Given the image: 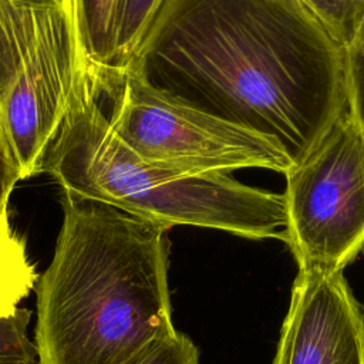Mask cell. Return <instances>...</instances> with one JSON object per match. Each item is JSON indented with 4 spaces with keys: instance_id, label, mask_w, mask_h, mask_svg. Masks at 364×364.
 <instances>
[{
    "instance_id": "6da1fadb",
    "label": "cell",
    "mask_w": 364,
    "mask_h": 364,
    "mask_svg": "<svg viewBox=\"0 0 364 364\" xmlns=\"http://www.w3.org/2000/svg\"><path fill=\"white\" fill-rule=\"evenodd\" d=\"M127 68L293 164L348 108L344 50L299 0H164Z\"/></svg>"
},
{
    "instance_id": "7a4b0ae2",
    "label": "cell",
    "mask_w": 364,
    "mask_h": 364,
    "mask_svg": "<svg viewBox=\"0 0 364 364\" xmlns=\"http://www.w3.org/2000/svg\"><path fill=\"white\" fill-rule=\"evenodd\" d=\"M63 223L36 284L38 364H124L176 331L166 228L64 193Z\"/></svg>"
},
{
    "instance_id": "3957f363",
    "label": "cell",
    "mask_w": 364,
    "mask_h": 364,
    "mask_svg": "<svg viewBox=\"0 0 364 364\" xmlns=\"http://www.w3.org/2000/svg\"><path fill=\"white\" fill-rule=\"evenodd\" d=\"M98 92L88 68L44 159L41 173H48L64 193L115 206L166 229L188 225L253 240L283 239V193L245 185L230 172L144 161L111 128Z\"/></svg>"
},
{
    "instance_id": "277c9868",
    "label": "cell",
    "mask_w": 364,
    "mask_h": 364,
    "mask_svg": "<svg viewBox=\"0 0 364 364\" xmlns=\"http://www.w3.org/2000/svg\"><path fill=\"white\" fill-rule=\"evenodd\" d=\"M10 70L0 118L20 181L41 173L80 77L90 68L73 0H9Z\"/></svg>"
},
{
    "instance_id": "5b68a950",
    "label": "cell",
    "mask_w": 364,
    "mask_h": 364,
    "mask_svg": "<svg viewBox=\"0 0 364 364\" xmlns=\"http://www.w3.org/2000/svg\"><path fill=\"white\" fill-rule=\"evenodd\" d=\"M95 81L112 100L111 128L144 161L196 172L263 168L283 175L293 165L277 141L179 102L131 68Z\"/></svg>"
},
{
    "instance_id": "8992f818",
    "label": "cell",
    "mask_w": 364,
    "mask_h": 364,
    "mask_svg": "<svg viewBox=\"0 0 364 364\" xmlns=\"http://www.w3.org/2000/svg\"><path fill=\"white\" fill-rule=\"evenodd\" d=\"M284 176L282 240L299 269L343 272L364 250V128L348 108Z\"/></svg>"
},
{
    "instance_id": "52a82bcc",
    "label": "cell",
    "mask_w": 364,
    "mask_h": 364,
    "mask_svg": "<svg viewBox=\"0 0 364 364\" xmlns=\"http://www.w3.org/2000/svg\"><path fill=\"white\" fill-rule=\"evenodd\" d=\"M272 364H364V309L343 272L299 269Z\"/></svg>"
},
{
    "instance_id": "ba28073f",
    "label": "cell",
    "mask_w": 364,
    "mask_h": 364,
    "mask_svg": "<svg viewBox=\"0 0 364 364\" xmlns=\"http://www.w3.org/2000/svg\"><path fill=\"white\" fill-rule=\"evenodd\" d=\"M38 276L24 242L9 220V206L0 205V316H10L36 289Z\"/></svg>"
},
{
    "instance_id": "9c48e42d",
    "label": "cell",
    "mask_w": 364,
    "mask_h": 364,
    "mask_svg": "<svg viewBox=\"0 0 364 364\" xmlns=\"http://www.w3.org/2000/svg\"><path fill=\"white\" fill-rule=\"evenodd\" d=\"M78 36L92 75L109 70L114 60L117 0H73Z\"/></svg>"
},
{
    "instance_id": "30bf717a",
    "label": "cell",
    "mask_w": 364,
    "mask_h": 364,
    "mask_svg": "<svg viewBox=\"0 0 364 364\" xmlns=\"http://www.w3.org/2000/svg\"><path fill=\"white\" fill-rule=\"evenodd\" d=\"M162 3L164 0H117L114 60L107 71H121L129 65Z\"/></svg>"
},
{
    "instance_id": "8fae6325",
    "label": "cell",
    "mask_w": 364,
    "mask_h": 364,
    "mask_svg": "<svg viewBox=\"0 0 364 364\" xmlns=\"http://www.w3.org/2000/svg\"><path fill=\"white\" fill-rule=\"evenodd\" d=\"M344 50L364 21V0H299Z\"/></svg>"
},
{
    "instance_id": "7c38bea8",
    "label": "cell",
    "mask_w": 364,
    "mask_h": 364,
    "mask_svg": "<svg viewBox=\"0 0 364 364\" xmlns=\"http://www.w3.org/2000/svg\"><path fill=\"white\" fill-rule=\"evenodd\" d=\"M31 311L17 309L10 316H0V364H34V341L28 337Z\"/></svg>"
},
{
    "instance_id": "4fadbf2b",
    "label": "cell",
    "mask_w": 364,
    "mask_h": 364,
    "mask_svg": "<svg viewBox=\"0 0 364 364\" xmlns=\"http://www.w3.org/2000/svg\"><path fill=\"white\" fill-rule=\"evenodd\" d=\"M124 364H199V350L186 334L176 330L149 343Z\"/></svg>"
},
{
    "instance_id": "5bb4252c",
    "label": "cell",
    "mask_w": 364,
    "mask_h": 364,
    "mask_svg": "<svg viewBox=\"0 0 364 364\" xmlns=\"http://www.w3.org/2000/svg\"><path fill=\"white\" fill-rule=\"evenodd\" d=\"M348 111L364 128V21L344 48Z\"/></svg>"
},
{
    "instance_id": "9a60e30c",
    "label": "cell",
    "mask_w": 364,
    "mask_h": 364,
    "mask_svg": "<svg viewBox=\"0 0 364 364\" xmlns=\"http://www.w3.org/2000/svg\"><path fill=\"white\" fill-rule=\"evenodd\" d=\"M17 182H20L18 171L11 156L0 118V205L9 206L10 195Z\"/></svg>"
},
{
    "instance_id": "2e32d148",
    "label": "cell",
    "mask_w": 364,
    "mask_h": 364,
    "mask_svg": "<svg viewBox=\"0 0 364 364\" xmlns=\"http://www.w3.org/2000/svg\"><path fill=\"white\" fill-rule=\"evenodd\" d=\"M6 46H7V37H6V31H4V26H3L1 0H0V67H1V60H3V54H4Z\"/></svg>"
}]
</instances>
